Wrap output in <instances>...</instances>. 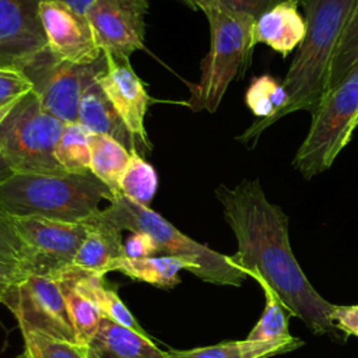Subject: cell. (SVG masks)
I'll list each match as a JSON object with an SVG mask.
<instances>
[{"label":"cell","instance_id":"obj_3","mask_svg":"<svg viewBox=\"0 0 358 358\" xmlns=\"http://www.w3.org/2000/svg\"><path fill=\"white\" fill-rule=\"evenodd\" d=\"M113 194L94 173H17L0 183V211L11 218L83 222Z\"/></svg>","mask_w":358,"mask_h":358},{"label":"cell","instance_id":"obj_21","mask_svg":"<svg viewBox=\"0 0 358 358\" xmlns=\"http://www.w3.org/2000/svg\"><path fill=\"white\" fill-rule=\"evenodd\" d=\"M287 101V94L281 85L270 74L253 77L246 92L245 103L256 116V120L241 134L238 140L242 143L255 141L266 129L270 120L282 109Z\"/></svg>","mask_w":358,"mask_h":358},{"label":"cell","instance_id":"obj_37","mask_svg":"<svg viewBox=\"0 0 358 358\" xmlns=\"http://www.w3.org/2000/svg\"><path fill=\"white\" fill-rule=\"evenodd\" d=\"M358 127V112H357V115L354 116V119L350 122V124H348V127H347V130H345V134H344V138H343V148L350 143V140H351V136H352V133H354V130Z\"/></svg>","mask_w":358,"mask_h":358},{"label":"cell","instance_id":"obj_5","mask_svg":"<svg viewBox=\"0 0 358 358\" xmlns=\"http://www.w3.org/2000/svg\"><path fill=\"white\" fill-rule=\"evenodd\" d=\"M201 11L210 25V50L201 60L200 80L190 87L186 103L194 112H215L231 81L245 71L249 63L255 18L214 7Z\"/></svg>","mask_w":358,"mask_h":358},{"label":"cell","instance_id":"obj_7","mask_svg":"<svg viewBox=\"0 0 358 358\" xmlns=\"http://www.w3.org/2000/svg\"><path fill=\"white\" fill-rule=\"evenodd\" d=\"M358 112V64L330 91L317 109L292 165L305 179L327 171L343 150V138Z\"/></svg>","mask_w":358,"mask_h":358},{"label":"cell","instance_id":"obj_18","mask_svg":"<svg viewBox=\"0 0 358 358\" xmlns=\"http://www.w3.org/2000/svg\"><path fill=\"white\" fill-rule=\"evenodd\" d=\"M77 122L87 127L91 133L108 134L122 143L127 150L138 151L137 143L108 101L105 92L96 81V77L87 84L81 94Z\"/></svg>","mask_w":358,"mask_h":358},{"label":"cell","instance_id":"obj_31","mask_svg":"<svg viewBox=\"0 0 358 358\" xmlns=\"http://www.w3.org/2000/svg\"><path fill=\"white\" fill-rule=\"evenodd\" d=\"M27 249L17 232L14 220L0 211V260L21 263L24 266Z\"/></svg>","mask_w":358,"mask_h":358},{"label":"cell","instance_id":"obj_6","mask_svg":"<svg viewBox=\"0 0 358 358\" xmlns=\"http://www.w3.org/2000/svg\"><path fill=\"white\" fill-rule=\"evenodd\" d=\"M64 126L31 92L0 124V155L17 173H66L55 157Z\"/></svg>","mask_w":358,"mask_h":358},{"label":"cell","instance_id":"obj_11","mask_svg":"<svg viewBox=\"0 0 358 358\" xmlns=\"http://www.w3.org/2000/svg\"><path fill=\"white\" fill-rule=\"evenodd\" d=\"M148 0H95L85 17L102 52L129 59L144 49Z\"/></svg>","mask_w":358,"mask_h":358},{"label":"cell","instance_id":"obj_39","mask_svg":"<svg viewBox=\"0 0 358 358\" xmlns=\"http://www.w3.org/2000/svg\"><path fill=\"white\" fill-rule=\"evenodd\" d=\"M183 3H186L190 8H193V10H197V6H196V0H182Z\"/></svg>","mask_w":358,"mask_h":358},{"label":"cell","instance_id":"obj_35","mask_svg":"<svg viewBox=\"0 0 358 358\" xmlns=\"http://www.w3.org/2000/svg\"><path fill=\"white\" fill-rule=\"evenodd\" d=\"M27 273L21 263L0 260V303L7 288Z\"/></svg>","mask_w":358,"mask_h":358},{"label":"cell","instance_id":"obj_8","mask_svg":"<svg viewBox=\"0 0 358 358\" xmlns=\"http://www.w3.org/2000/svg\"><path fill=\"white\" fill-rule=\"evenodd\" d=\"M24 333H39L56 340L76 343V333L57 278L25 273L1 298Z\"/></svg>","mask_w":358,"mask_h":358},{"label":"cell","instance_id":"obj_32","mask_svg":"<svg viewBox=\"0 0 358 358\" xmlns=\"http://www.w3.org/2000/svg\"><path fill=\"white\" fill-rule=\"evenodd\" d=\"M284 1L287 0H196V6H197V10H203L206 7H214L225 11L246 14L256 20L267 10Z\"/></svg>","mask_w":358,"mask_h":358},{"label":"cell","instance_id":"obj_9","mask_svg":"<svg viewBox=\"0 0 358 358\" xmlns=\"http://www.w3.org/2000/svg\"><path fill=\"white\" fill-rule=\"evenodd\" d=\"M103 67V53L92 64H71L55 59L45 50L22 73L32 83V92L41 105L63 123H73L77 122L84 88Z\"/></svg>","mask_w":358,"mask_h":358},{"label":"cell","instance_id":"obj_16","mask_svg":"<svg viewBox=\"0 0 358 358\" xmlns=\"http://www.w3.org/2000/svg\"><path fill=\"white\" fill-rule=\"evenodd\" d=\"M84 358H166L147 333L117 324L106 317L91 340L80 347Z\"/></svg>","mask_w":358,"mask_h":358},{"label":"cell","instance_id":"obj_20","mask_svg":"<svg viewBox=\"0 0 358 358\" xmlns=\"http://www.w3.org/2000/svg\"><path fill=\"white\" fill-rule=\"evenodd\" d=\"M60 277L67 278L77 291H80L83 295L90 298L99 308L103 317L117 324H122L124 327L133 329L136 331L145 333L143 327L138 324V322L134 319L129 308L123 303L120 296L113 289L105 285V280L102 274L83 271V270L70 267L57 278Z\"/></svg>","mask_w":358,"mask_h":358},{"label":"cell","instance_id":"obj_36","mask_svg":"<svg viewBox=\"0 0 358 358\" xmlns=\"http://www.w3.org/2000/svg\"><path fill=\"white\" fill-rule=\"evenodd\" d=\"M57 1H60L64 6H67L69 8L74 10L76 13L85 15L87 11L90 10V7L92 6V3L95 0H57Z\"/></svg>","mask_w":358,"mask_h":358},{"label":"cell","instance_id":"obj_12","mask_svg":"<svg viewBox=\"0 0 358 358\" xmlns=\"http://www.w3.org/2000/svg\"><path fill=\"white\" fill-rule=\"evenodd\" d=\"M42 0H0V70L24 71L46 50Z\"/></svg>","mask_w":358,"mask_h":358},{"label":"cell","instance_id":"obj_1","mask_svg":"<svg viewBox=\"0 0 358 358\" xmlns=\"http://www.w3.org/2000/svg\"><path fill=\"white\" fill-rule=\"evenodd\" d=\"M215 196L238 242L231 262L257 284L268 285L284 308L315 336L343 343L347 336L331 320L334 305L302 271L291 249L288 215L268 201L260 180L243 179L234 187L220 185Z\"/></svg>","mask_w":358,"mask_h":358},{"label":"cell","instance_id":"obj_29","mask_svg":"<svg viewBox=\"0 0 358 358\" xmlns=\"http://www.w3.org/2000/svg\"><path fill=\"white\" fill-rule=\"evenodd\" d=\"M32 92V83L22 71L0 70V124Z\"/></svg>","mask_w":358,"mask_h":358},{"label":"cell","instance_id":"obj_30","mask_svg":"<svg viewBox=\"0 0 358 358\" xmlns=\"http://www.w3.org/2000/svg\"><path fill=\"white\" fill-rule=\"evenodd\" d=\"M25 350L32 358H84L80 347L39 333H24Z\"/></svg>","mask_w":358,"mask_h":358},{"label":"cell","instance_id":"obj_22","mask_svg":"<svg viewBox=\"0 0 358 358\" xmlns=\"http://www.w3.org/2000/svg\"><path fill=\"white\" fill-rule=\"evenodd\" d=\"M183 268L193 271L192 263L162 255L141 259L119 257L110 263L108 271H119L133 280L148 282L158 288H173L180 282L178 273Z\"/></svg>","mask_w":358,"mask_h":358},{"label":"cell","instance_id":"obj_13","mask_svg":"<svg viewBox=\"0 0 358 358\" xmlns=\"http://www.w3.org/2000/svg\"><path fill=\"white\" fill-rule=\"evenodd\" d=\"M102 53L105 67L96 74V81L138 148L150 152L152 144L144 126L150 95L140 77L134 73L129 59L106 52Z\"/></svg>","mask_w":358,"mask_h":358},{"label":"cell","instance_id":"obj_28","mask_svg":"<svg viewBox=\"0 0 358 358\" xmlns=\"http://www.w3.org/2000/svg\"><path fill=\"white\" fill-rule=\"evenodd\" d=\"M266 296V306L256 322L253 329L246 336L249 341H273L280 338L291 337L288 330V315L287 309L273 292V289L266 284H259Z\"/></svg>","mask_w":358,"mask_h":358},{"label":"cell","instance_id":"obj_19","mask_svg":"<svg viewBox=\"0 0 358 358\" xmlns=\"http://www.w3.org/2000/svg\"><path fill=\"white\" fill-rule=\"evenodd\" d=\"M303 341L291 336L273 341H224L192 350H169L166 358H271L298 350Z\"/></svg>","mask_w":358,"mask_h":358},{"label":"cell","instance_id":"obj_40","mask_svg":"<svg viewBox=\"0 0 358 358\" xmlns=\"http://www.w3.org/2000/svg\"><path fill=\"white\" fill-rule=\"evenodd\" d=\"M17 358H32V355H31L27 350H24V351H22Z\"/></svg>","mask_w":358,"mask_h":358},{"label":"cell","instance_id":"obj_17","mask_svg":"<svg viewBox=\"0 0 358 358\" xmlns=\"http://www.w3.org/2000/svg\"><path fill=\"white\" fill-rule=\"evenodd\" d=\"M96 213L84 221L87 225V235L71 267L105 275L110 263L123 257V231L113 224L98 218Z\"/></svg>","mask_w":358,"mask_h":358},{"label":"cell","instance_id":"obj_33","mask_svg":"<svg viewBox=\"0 0 358 358\" xmlns=\"http://www.w3.org/2000/svg\"><path fill=\"white\" fill-rule=\"evenodd\" d=\"M158 253L155 242L144 232H131L127 241L123 243V257L141 259L151 257Z\"/></svg>","mask_w":358,"mask_h":358},{"label":"cell","instance_id":"obj_15","mask_svg":"<svg viewBox=\"0 0 358 358\" xmlns=\"http://www.w3.org/2000/svg\"><path fill=\"white\" fill-rule=\"evenodd\" d=\"M299 1L287 0L257 17L250 31V48L264 43L282 57L294 52L306 34L305 17L298 11Z\"/></svg>","mask_w":358,"mask_h":358},{"label":"cell","instance_id":"obj_23","mask_svg":"<svg viewBox=\"0 0 358 358\" xmlns=\"http://www.w3.org/2000/svg\"><path fill=\"white\" fill-rule=\"evenodd\" d=\"M90 150L91 173H94L103 185L108 186L113 197L119 196V183L129 162L130 150H127L113 137L101 133L90 134Z\"/></svg>","mask_w":358,"mask_h":358},{"label":"cell","instance_id":"obj_38","mask_svg":"<svg viewBox=\"0 0 358 358\" xmlns=\"http://www.w3.org/2000/svg\"><path fill=\"white\" fill-rule=\"evenodd\" d=\"M13 169L10 168V165L4 161V158L0 155V183L4 182L6 179H8L13 175Z\"/></svg>","mask_w":358,"mask_h":358},{"label":"cell","instance_id":"obj_4","mask_svg":"<svg viewBox=\"0 0 358 358\" xmlns=\"http://www.w3.org/2000/svg\"><path fill=\"white\" fill-rule=\"evenodd\" d=\"M96 217L122 231L147 234L155 242L158 253L192 263V273L201 281L239 287L249 277L231 262L229 256L193 241L150 207L137 204L123 194L113 197L106 208L96 213Z\"/></svg>","mask_w":358,"mask_h":358},{"label":"cell","instance_id":"obj_10","mask_svg":"<svg viewBox=\"0 0 358 358\" xmlns=\"http://www.w3.org/2000/svg\"><path fill=\"white\" fill-rule=\"evenodd\" d=\"M21 236L28 273L57 278L73 266V260L87 235L85 222H64L42 217L13 218Z\"/></svg>","mask_w":358,"mask_h":358},{"label":"cell","instance_id":"obj_2","mask_svg":"<svg viewBox=\"0 0 358 358\" xmlns=\"http://www.w3.org/2000/svg\"><path fill=\"white\" fill-rule=\"evenodd\" d=\"M306 34L298 45L291 66L281 81L287 94L282 109L268 127L284 116L306 110L313 113L326 95L333 55L355 0H301Z\"/></svg>","mask_w":358,"mask_h":358},{"label":"cell","instance_id":"obj_34","mask_svg":"<svg viewBox=\"0 0 358 358\" xmlns=\"http://www.w3.org/2000/svg\"><path fill=\"white\" fill-rule=\"evenodd\" d=\"M331 320L334 326L347 337H358V305H334Z\"/></svg>","mask_w":358,"mask_h":358},{"label":"cell","instance_id":"obj_24","mask_svg":"<svg viewBox=\"0 0 358 358\" xmlns=\"http://www.w3.org/2000/svg\"><path fill=\"white\" fill-rule=\"evenodd\" d=\"M91 131L78 122L66 123L55 157L66 173H87L91 165Z\"/></svg>","mask_w":358,"mask_h":358},{"label":"cell","instance_id":"obj_27","mask_svg":"<svg viewBox=\"0 0 358 358\" xmlns=\"http://www.w3.org/2000/svg\"><path fill=\"white\" fill-rule=\"evenodd\" d=\"M358 64V0L348 15L338 43L336 46L333 60L326 83V95L333 91L347 74ZM324 95V96H326Z\"/></svg>","mask_w":358,"mask_h":358},{"label":"cell","instance_id":"obj_25","mask_svg":"<svg viewBox=\"0 0 358 358\" xmlns=\"http://www.w3.org/2000/svg\"><path fill=\"white\" fill-rule=\"evenodd\" d=\"M57 280L62 285L67 312L76 333V343L78 347H83L95 334L103 316L99 308L90 298L77 291L67 278L60 277Z\"/></svg>","mask_w":358,"mask_h":358},{"label":"cell","instance_id":"obj_26","mask_svg":"<svg viewBox=\"0 0 358 358\" xmlns=\"http://www.w3.org/2000/svg\"><path fill=\"white\" fill-rule=\"evenodd\" d=\"M157 187L158 176L154 166L148 164L138 151H130L129 162L119 183L120 194L137 204L150 207Z\"/></svg>","mask_w":358,"mask_h":358},{"label":"cell","instance_id":"obj_14","mask_svg":"<svg viewBox=\"0 0 358 358\" xmlns=\"http://www.w3.org/2000/svg\"><path fill=\"white\" fill-rule=\"evenodd\" d=\"M39 14L46 50L55 59L71 64H92L102 57V50L85 15L57 0H42Z\"/></svg>","mask_w":358,"mask_h":358}]
</instances>
